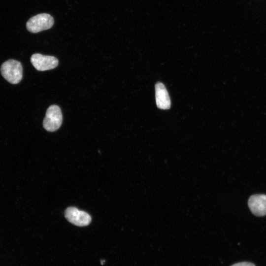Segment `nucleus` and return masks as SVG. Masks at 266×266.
<instances>
[{"mask_svg": "<svg viewBox=\"0 0 266 266\" xmlns=\"http://www.w3.org/2000/svg\"><path fill=\"white\" fill-rule=\"evenodd\" d=\"M248 204L251 211L255 215H266V195L256 194L251 196Z\"/></svg>", "mask_w": 266, "mask_h": 266, "instance_id": "6", "label": "nucleus"}, {"mask_svg": "<svg viewBox=\"0 0 266 266\" xmlns=\"http://www.w3.org/2000/svg\"><path fill=\"white\" fill-rule=\"evenodd\" d=\"M63 116L60 107L52 105L47 109L43 122L44 128L49 132H54L61 127Z\"/></svg>", "mask_w": 266, "mask_h": 266, "instance_id": "3", "label": "nucleus"}, {"mask_svg": "<svg viewBox=\"0 0 266 266\" xmlns=\"http://www.w3.org/2000/svg\"><path fill=\"white\" fill-rule=\"evenodd\" d=\"M155 97L157 106L162 109H167L170 107V100L168 92L161 82L155 85Z\"/></svg>", "mask_w": 266, "mask_h": 266, "instance_id": "7", "label": "nucleus"}, {"mask_svg": "<svg viewBox=\"0 0 266 266\" xmlns=\"http://www.w3.org/2000/svg\"><path fill=\"white\" fill-rule=\"evenodd\" d=\"M31 62L39 71H45L55 68L58 65V59L51 56L43 55L36 53L31 57Z\"/></svg>", "mask_w": 266, "mask_h": 266, "instance_id": "5", "label": "nucleus"}, {"mask_svg": "<svg viewBox=\"0 0 266 266\" xmlns=\"http://www.w3.org/2000/svg\"><path fill=\"white\" fill-rule=\"evenodd\" d=\"M232 266H255V265L250 262H240L235 264Z\"/></svg>", "mask_w": 266, "mask_h": 266, "instance_id": "8", "label": "nucleus"}, {"mask_svg": "<svg viewBox=\"0 0 266 266\" xmlns=\"http://www.w3.org/2000/svg\"><path fill=\"white\" fill-rule=\"evenodd\" d=\"M65 216L69 222L77 226H87L91 221V217L88 213L74 207L67 208Z\"/></svg>", "mask_w": 266, "mask_h": 266, "instance_id": "4", "label": "nucleus"}, {"mask_svg": "<svg viewBox=\"0 0 266 266\" xmlns=\"http://www.w3.org/2000/svg\"><path fill=\"white\" fill-rule=\"evenodd\" d=\"M53 17L47 13L37 14L27 22V30L33 33H37L50 29L54 24Z\"/></svg>", "mask_w": 266, "mask_h": 266, "instance_id": "2", "label": "nucleus"}, {"mask_svg": "<svg viewBox=\"0 0 266 266\" xmlns=\"http://www.w3.org/2000/svg\"><path fill=\"white\" fill-rule=\"evenodd\" d=\"M0 72L2 77L8 82L16 84L20 82L23 77L21 64L15 60H8L1 66Z\"/></svg>", "mask_w": 266, "mask_h": 266, "instance_id": "1", "label": "nucleus"}]
</instances>
